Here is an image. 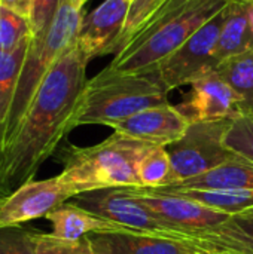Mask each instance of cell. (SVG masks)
<instances>
[{
	"instance_id": "1",
	"label": "cell",
	"mask_w": 253,
	"mask_h": 254,
	"mask_svg": "<svg viewBox=\"0 0 253 254\" xmlns=\"http://www.w3.org/2000/svg\"><path fill=\"white\" fill-rule=\"evenodd\" d=\"M89 58L75 43L40 83L10 144L0 156V186L30 182L39 167L73 129L86 79Z\"/></svg>"
},
{
	"instance_id": "2",
	"label": "cell",
	"mask_w": 253,
	"mask_h": 254,
	"mask_svg": "<svg viewBox=\"0 0 253 254\" xmlns=\"http://www.w3.org/2000/svg\"><path fill=\"white\" fill-rule=\"evenodd\" d=\"M228 0H169L107 65L113 71L148 73L177 51Z\"/></svg>"
},
{
	"instance_id": "3",
	"label": "cell",
	"mask_w": 253,
	"mask_h": 254,
	"mask_svg": "<svg viewBox=\"0 0 253 254\" xmlns=\"http://www.w3.org/2000/svg\"><path fill=\"white\" fill-rule=\"evenodd\" d=\"M158 71L122 73L109 67L85 85L73 128L81 125L112 127L139 112L170 104Z\"/></svg>"
},
{
	"instance_id": "4",
	"label": "cell",
	"mask_w": 253,
	"mask_h": 254,
	"mask_svg": "<svg viewBox=\"0 0 253 254\" xmlns=\"http://www.w3.org/2000/svg\"><path fill=\"white\" fill-rule=\"evenodd\" d=\"M154 144L113 132L104 141L89 147H69L63 153L60 174L73 192L82 193L107 188H142L139 162Z\"/></svg>"
},
{
	"instance_id": "5",
	"label": "cell",
	"mask_w": 253,
	"mask_h": 254,
	"mask_svg": "<svg viewBox=\"0 0 253 254\" xmlns=\"http://www.w3.org/2000/svg\"><path fill=\"white\" fill-rule=\"evenodd\" d=\"M81 19L82 13L75 0H61L51 27L40 36H31L7 119L3 152L10 144L46 74L76 43Z\"/></svg>"
},
{
	"instance_id": "6",
	"label": "cell",
	"mask_w": 253,
	"mask_h": 254,
	"mask_svg": "<svg viewBox=\"0 0 253 254\" xmlns=\"http://www.w3.org/2000/svg\"><path fill=\"white\" fill-rule=\"evenodd\" d=\"M230 124L231 119L194 122L179 140L164 146L173 170L170 186L239 158L224 144V135Z\"/></svg>"
},
{
	"instance_id": "7",
	"label": "cell",
	"mask_w": 253,
	"mask_h": 254,
	"mask_svg": "<svg viewBox=\"0 0 253 254\" xmlns=\"http://www.w3.org/2000/svg\"><path fill=\"white\" fill-rule=\"evenodd\" d=\"M225 16L227 7L201 25L158 65L157 71L169 92L183 85H192L195 80L218 70L219 63L215 58V49Z\"/></svg>"
},
{
	"instance_id": "8",
	"label": "cell",
	"mask_w": 253,
	"mask_h": 254,
	"mask_svg": "<svg viewBox=\"0 0 253 254\" xmlns=\"http://www.w3.org/2000/svg\"><path fill=\"white\" fill-rule=\"evenodd\" d=\"M69 204L86 210L98 217L110 220L127 229L146 232L158 237L185 240L182 235L161 223L151 211L134 199L127 188H107L75 195Z\"/></svg>"
},
{
	"instance_id": "9",
	"label": "cell",
	"mask_w": 253,
	"mask_h": 254,
	"mask_svg": "<svg viewBox=\"0 0 253 254\" xmlns=\"http://www.w3.org/2000/svg\"><path fill=\"white\" fill-rule=\"evenodd\" d=\"M127 189L134 199L151 211V214L183 238L191 232L218 226L231 217L182 196L155 193L145 188L127 186Z\"/></svg>"
},
{
	"instance_id": "10",
	"label": "cell",
	"mask_w": 253,
	"mask_h": 254,
	"mask_svg": "<svg viewBox=\"0 0 253 254\" xmlns=\"http://www.w3.org/2000/svg\"><path fill=\"white\" fill-rule=\"evenodd\" d=\"M76 193L61 180L60 176L46 180H30L0 204V228L18 226L39 217L66 204Z\"/></svg>"
},
{
	"instance_id": "11",
	"label": "cell",
	"mask_w": 253,
	"mask_h": 254,
	"mask_svg": "<svg viewBox=\"0 0 253 254\" xmlns=\"http://www.w3.org/2000/svg\"><path fill=\"white\" fill-rule=\"evenodd\" d=\"M131 0H104L92 12L82 15L76 45L91 60L115 54L122 34Z\"/></svg>"
},
{
	"instance_id": "12",
	"label": "cell",
	"mask_w": 253,
	"mask_h": 254,
	"mask_svg": "<svg viewBox=\"0 0 253 254\" xmlns=\"http://www.w3.org/2000/svg\"><path fill=\"white\" fill-rule=\"evenodd\" d=\"M191 86L185 100L176 106L191 124L240 116L239 97L218 71L195 80Z\"/></svg>"
},
{
	"instance_id": "13",
	"label": "cell",
	"mask_w": 253,
	"mask_h": 254,
	"mask_svg": "<svg viewBox=\"0 0 253 254\" xmlns=\"http://www.w3.org/2000/svg\"><path fill=\"white\" fill-rule=\"evenodd\" d=\"M191 122L176 109V106L164 104L139 112L113 124L110 128H113L115 132L148 144L167 146L179 140Z\"/></svg>"
},
{
	"instance_id": "14",
	"label": "cell",
	"mask_w": 253,
	"mask_h": 254,
	"mask_svg": "<svg viewBox=\"0 0 253 254\" xmlns=\"http://www.w3.org/2000/svg\"><path fill=\"white\" fill-rule=\"evenodd\" d=\"M97 254H204L186 240L158 237L133 229L86 235Z\"/></svg>"
},
{
	"instance_id": "15",
	"label": "cell",
	"mask_w": 253,
	"mask_h": 254,
	"mask_svg": "<svg viewBox=\"0 0 253 254\" xmlns=\"http://www.w3.org/2000/svg\"><path fill=\"white\" fill-rule=\"evenodd\" d=\"M185 240L204 254H253V217L231 216L218 226L188 234Z\"/></svg>"
},
{
	"instance_id": "16",
	"label": "cell",
	"mask_w": 253,
	"mask_h": 254,
	"mask_svg": "<svg viewBox=\"0 0 253 254\" xmlns=\"http://www.w3.org/2000/svg\"><path fill=\"white\" fill-rule=\"evenodd\" d=\"M46 219L52 225V235L63 240H81L89 234L107 232V231H122L127 229L110 220L98 217L86 210L75 207L69 202L60 205L46 214Z\"/></svg>"
},
{
	"instance_id": "17",
	"label": "cell",
	"mask_w": 253,
	"mask_h": 254,
	"mask_svg": "<svg viewBox=\"0 0 253 254\" xmlns=\"http://www.w3.org/2000/svg\"><path fill=\"white\" fill-rule=\"evenodd\" d=\"M253 48V33L249 21V4L230 1L215 49V58L221 64Z\"/></svg>"
},
{
	"instance_id": "18",
	"label": "cell",
	"mask_w": 253,
	"mask_h": 254,
	"mask_svg": "<svg viewBox=\"0 0 253 254\" xmlns=\"http://www.w3.org/2000/svg\"><path fill=\"white\" fill-rule=\"evenodd\" d=\"M148 190L155 193L182 196L228 216H239L253 208V190L188 189L180 186H164V188L148 189Z\"/></svg>"
},
{
	"instance_id": "19",
	"label": "cell",
	"mask_w": 253,
	"mask_h": 254,
	"mask_svg": "<svg viewBox=\"0 0 253 254\" xmlns=\"http://www.w3.org/2000/svg\"><path fill=\"white\" fill-rule=\"evenodd\" d=\"M173 186L188 189L253 190V164L242 158H237Z\"/></svg>"
},
{
	"instance_id": "20",
	"label": "cell",
	"mask_w": 253,
	"mask_h": 254,
	"mask_svg": "<svg viewBox=\"0 0 253 254\" xmlns=\"http://www.w3.org/2000/svg\"><path fill=\"white\" fill-rule=\"evenodd\" d=\"M30 39L24 40L16 49L10 52L0 51V155L4 147L7 119H9V113L12 109L21 67L25 58Z\"/></svg>"
},
{
	"instance_id": "21",
	"label": "cell",
	"mask_w": 253,
	"mask_h": 254,
	"mask_svg": "<svg viewBox=\"0 0 253 254\" xmlns=\"http://www.w3.org/2000/svg\"><path fill=\"white\" fill-rule=\"evenodd\" d=\"M216 71L239 97L240 116L253 115V48L225 60Z\"/></svg>"
},
{
	"instance_id": "22",
	"label": "cell",
	"mask_w": 253,
	"mask_h": 254,
	"mask_svg": "<svg viewBox=\"0 0 253 254\" xmlns=\"http://www.w3.org/2000/svg\"><path fill=\"white\" fill-rule=\"evenodd\" d=\"M139 179L142 188L158 189L171 185V161L164 146H151L139 162Z\"/></svg>"
},
{
	"instance_id": "23",
	"label": "cell",
	"mask_w": 253,
	"mask_h": 254,
	"mask_svg": "<svg viewBox=\"0 0 253 254\" xmlns=\"http://www.w3.org/2000/svg\"><path fill=\"white\" fill-rule=\"evenodd\" d=\"M169 0H131L127 21L122 30V34L116 43L115 54L124 49L131 39L155 16V13L167 3Z\"/></svg>"
},
{
	"instance_id": "24",
	"label": "cell",
	"mask_w": 253,
	"mask_h": 254,
	"mask_svg": "<svg viewBox=\"0 0 253 254\" xmlns=\"http://www.w3.org/2000/svg\"><path fill=\"white\" fill-rule=\"evenodd\" d=\"M31 36L30 21L0 4V51L10 52Z\"/></svg>"
},
{
	"instance_id": "25",
	"label": "cell",
	"mask_w": 253,
	"mask_h": 254,
	"mask_svg": "<svg viewBox=\"0 0 253 254\" xmlns=\"http://www.w3.org/2000/svg\"><path fill=\"white\" fill-rule=\"evenodd\" d=\"M224 144L239 158L253 164V115L231 119L224 135Z\"/></svg>"
},
{
	"instance_id": "26",
	"label": "cell",
	"mask_w": 253,
	"mask_h": 254,
	"mask_svg": "<svg viewBox=\"0 0 253 254\" xmlns=\"http://www.w3.org/2000/svg\"><path fill=\"white\" fill-rule=\"evenodd\" d=\"M31 238L37 254H97L86 237L70 241L52 234H31Z\"/></svg>"
},
{
	"instance_id": "27",
	"label": "cell",
	"mask_w": 253,
	"mask_h": 254,
	"mask_svg": "<svg viewBox=\"0 0 253 254\" xmlns=\"http://www.w3.org/2000/svg\"><path fill=\"white\" fill-rule=\"evenodd\" d=\"M0 254H37L31 232L18 229L16 226L0 228Z\"/></svg>"
},
{
	"instance_id": "28",
	"label": "cell",
	"mask_w": 253,
	"mask_h": 254,
	"mask_svg": "<svg viewBox=\"0 0 253 254\" xmlns=\"http://www.w3.org/2000/svg\"><path fill=\"white\" fill-rule=\"evenodd\" d=\"M60 3L61 0H34L30 16L33 36H40L51 27L60 7Z\"/></svg>"
},
{
	"instance_id": "29",
	"label": "cell",
	"mask_w": 253,
	"mask_h": 254,
	"mask_svg": "<svg viewBox=\"0 0 253 254\" xmlns=\"http://www.w3.org/2000/svg\"><path fill=\"white\" fill-rule=\"evenodd\" d=\"M0 4L9 7L10 10H13V12H16V13L22 15L24 18H27V19L30 21L34 0H0Z\"/></svg>"
},
{
	"instance_id": "30",
	"label": "cell",
	"mask_w": 253,
	"mask_h": 254,
	"mask_svg": "<svg viewBox=\"0 0 253 254\" xmlns=\"http://www.w3.org/2000/svg\"><path fill=\"white\" fill-rule=\"evenodd\" d=\"M9 195H10V192H9L7 189H4V188H1V186H0V204H1V202H3Z\"/></svg>"
},
{
	"instance_id": "31",
	"label": "cell",
	"mask_w": 253,
	"mask_h": 254,
	"mask_svg": "<svg viewBox=\"0 0 253 254\" xmlns=\"http://www.w3.org/2000/svg\"><path fill=\"white\" fill-rule=\"evenodd\" d=\"M249 21H251V27H252V33H253V3L249 4Z\"/></svg>"
},
{
	"instance_id": "32",
	"label": "cell",
	"mask_w": 253,
	"mask_h": 254,
	"mask_svg": "<svg viewBox=\"0 0 253 254\" xmlns=\"http://www.w3.org/2000/svg\"><path fill=\"white\" fill-rule=\"evenodd\" d=\"M228 1H240V3H246V4H252L253 0H228Z\"/></svg>"
},
{
	"instance_id": "33",
	"label": "cell",
	"mask_w": 253,
	"mask_h": 254,
	"mask_svg": "<svg viewBox=\"0 0 253 254\" xmlns=\"http://www.w3.org/2000/svg\"><path fill=\"white\" fill-rule=\"evenodd\" d=\"M243 216H248V217H253V208L248 210V211H245V213H243Z\"/></svg>"
},
{
	"instance_id": "34",
	"label": "cell",
	"mask_w": 253,
	"mask_h": 254,
	"mask_svg": "<svg viewBox=\"0 0 253 254\" xmlns=\"http://www.w3.org/2000/svg\"><path fill=\"white\" fill-rule=\"evenodd\" d=\"M79 1H81V0H75V3H76V6H78V7L81 9V6H79Z\"/></svg>"
},
{
	"instance_id": "35",
	"label": "cell",
	"mask_w": 253,
	"mask_h": 254,
	"mask_svg": "<svg viewBox=\"0 0 253 254\" xmlns=\"http://www.w3.org/2000/svg\"><path fill=\"white\" fill-rule=\"evenodd\" d=\"M79 6H81V9H82V0L79 1Z\"/></svg>"
}]
</instances>
